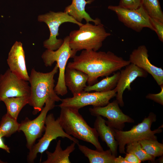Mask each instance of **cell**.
I'll return each mask as SVG.
<instances>
[{"instance_id":"cell-1","label":"cell","mask_w":163,"mask_h":163,"mask_svg":"<svg viewBox=\"0 0 163 163\" xmlns=\"http://www.w3.org/2000/svg\"><path fill=\"white\" fill-rule=\"evenodd\" d=\"M73 58V61L69 62L67 67L86 74L89 86L97 82L99 77L108 76L130 63L129 60L110 51L83 50L79 55H76Z\"/></svg>"},{"instance_id":"cell-2","label":"cell","mask_w":163,"mask_h":163,"mask_svg":"<svg viewBox=\"0 0 163 163\" xmlns=\"http://www.w3.org/2000/svg\"><path fill=\"white\" fill-rule=\"evenodd\" d=\"M59 70L56 64L50 72L43 73L32 69L28 82L30 85V93L28 104L32 107L33 114L36 115L41 111L46 100L51 98L56 102L61 101L54 91V75Z\"/></svg>"},{"instance_id":"cell-3","label":"cell","mask_w":163,"mask_h":163,"mask_svg":"<svg viewBox=\"0 0 163 163\" xmlns=\"http://www.w3.org/2000/svg\"><path fill=\"white\" fill-rule=\"evenodd\" d=\"M60 108V114L58 119L67 134L91 143L97 150H104L99 141V136L96 130L88 124L79 113L78 110L67 107Z\"/></svg>"},{"instance_id":"cell-4","label":"cell","mask_w":163,"mask_h":163,"mask_svg":"<svg viewBox=\"0 0 163 163\" xmlns=\"http://www.w3.org/2000/svg\"><path fill=\"white\" fill-rule=\"evenodd\" d=\"M79 27L78 30L72 31L69 36V46L77 52L83 50L97 51L104 40L111 35L102 24L93 25L86 23Z\"/></svg>"},{"instance_id":"cell-5","label":"cell","mask_w":163,"mask_h":163,"mask_svg":"<svg viewBox=\"0 0 163 163\" xmlns=\"http://www.w3.org/2000/svg\"><path fill=\"white\" fill-rule=\"evenodd\" d=\"M157 120L156 115L150 113L148 117L144 118L142 122L135 125L128 131L118 130L113 128L115 139L117 142L119 151L121 154H126L125 146L129 143L139 142L144 139H157L155 134L162 132L161 125L152 130L151 128L153 123Z\"/></svg>"},{"instance_id":"cell-6","label":"cell","mask_w":163,"mask_h":163,"mask_svg":"<svg viewBox=\"0 0 163 163\" xmlns=\"http://www.w3.org/2000/svg\"><path fill=\"white\" fill-rule=\"evenodd\" d=\"M69 36L63 39L61 46L56 50L47 49L42 54L41 57L45 66H51L56 62L59 70L58 81L54 91L58 95L66 94L68 91L64 81V75L67 63L70 58H73L77 52L72 49L69 45Z\"/></svg>"},{"instance_id":"cell-7","label":"cell","mask_w":163,"mask_h":163,"mask_svg":"<svg viewBox=\"0 0 163 163\" xmlns=\"http://www.w3.org/2000/svg\"><path fill=\"white\" fill-rule=\"evenodd\" d=\"M45 133L38 142L33 145L28 154L27 160L28 162L34 163L39 153L42 154L48 149L51 142L58 137L66 138L77 145L79 141L75 138L67 134L60 124L57 118L55 119L53 114L47 115L45 122Z\"/></svg>"},{"instance_id":"cell-8","label":"cell","mask_w":163,"mask_h":163,"mask_svg":"<svg viewBox=\"0 0 163 163\" xmlns=\"http://www.w3.org/2000/svg\"><path fill=\"white\" fill-rule=\"evenodd\" d=\"M38 20L45 23L49 27L50 36L49 39L44 41L43 45L45 48L52 50H57L63 43V40L57 38L59 35V28L61 24L69 22L77 24L79 27L83 24L78 22L64 11L56 12L50 11L49 13L39 15Z\"/></svg>"},{"instance_id":"cell-9","label":"cell","mask_w":163,"mask_h":163,"mask_svg":"<svg viewBox=\"0 0 163 163\" xmlns=\"http://www.w3.org/2000/svg\"><path fill=\"white\" fill-rule=\"evenodd\" d=\"M116 94L115 88L105 92L84 91L72 97L62 99L61 103L57 106L60 107H69L78 110L88 105H92L93 107H102L107 104L110 100L116 97Z\"/></svg>"},{"instance_id":"cell-10","label":"cell","mask_w":163,"mask_h":163,"mask_svg":"<svg viewBox=\"0 0 163 163\" xmlns=\"http://www.w3.org/2000/svg\"><path fill=\"white\" fill-rule=\"evenodd\" d=\"M55 102L53 99L48 98L45 102V106L37 117L32 120L26 118L20 123L19 131H21L24 133L27 141L26 146L29 150L45 131L47 114L55 106Z\"/></svg>"},{"instance_id":"cell-11","label":"cell","mask_w":163,"mask_h":163,"mask_svg":"<svg viewBox=\"0 0 163 163\" xmlns=\"http://www.w3.org/2000/svg\"><path fill=\"white\" fill-rule=\"evenodd\" d=\"M108 8L116 14L119 20L125 26L137 32H140L145 27L155 31L149 17L141 5L136 9L123 8L119 5H110Z\"/></svg>"},{"instance_id":"cell-12","label":"cell","mask_w":163,"mask_h":163,"mask_svg":"<svg viewBox=\"0 0 163 163\" xmlns=\"http://www.w3.org/2000/svg\"><path fill=\"white\" fill-rule=\"evenodd\" d=\"M30 93L29 82L20 78L9 69L0 74V102L9 97H29Z\"/></svg>"},{"instance_id":"cell-13","label":"cell","mask_w":163,"mask_h":163,"mask_svg":"<svg viewBox=\"0 0 163 163\" xmlns=\"http://www.w3.org/2000/svg\"><path fill=\"white\" fill-rule=\"evenodd\" d=\"M89 110L93 116H100L106 118L107 120H106V124L118 130H123L126 123H132L135 122L133 119L123 112L116 100L109 102L105 106L93 107L89 108Z\"/></svg>"},{"instance_id":"cell-14","label":"cell","mask_w":163,"mask_h":163,"mask_svg":"<svg viewBox=\"0 0 163 163\" xmlns=\"http://www.w3.org/2000/svg\"><path fill=\"white\" fill-rule=\"evenodd\" d=\"M129 61L150 74L160 86L163 85V70L152 64L149 59L148 50L144 45L139 46L129 55Z\"/></svg>"},{"instance_id":"cell-15","label":"cell","mask_w":163,"mask_h":163,"mask_svg":"<svg viewBox=\"0 0 163 163\" xmlns=\"http://www.w3.org/2000/svg\"><path fill=\"white\" fill-rule=\"evenodd\" d=\"M120 72V75L117 85L115 88L117 91L116 99L119 106L123 107L124 102L123 94L125 89L131 90L130 85L138 77L145 78L148 73L136 65L130 63Z\"/></svg>"},{"instance_id":"cell-16","label":"cell","mask_w":163,"mask_h":163,"mask_svg":"<svg viewBox=\"0 0 163 163\" xmlns=\"http://www.w3.org/2000/svg\"><path fill=\"white\" fill-rule=\"evenodd\" d=\"M9 69L20 78L28 81L25 53L21 42L16 41L12 46L7 60Z\"/></svg>"},{"instance_id":"cell-17","label":"cell","mask_w":163,"mask_h":163,"mask_svg":"<svg viewBox=\"0 0 163 163\" xmlns=\"http://www.w3.org/2000/svg\"><path fill=\"white\" fill-rule=\"evenodd\" d=\"M88 79V75L85 73L66 66L64 75L65 83L73 95L84 91Z\"/></svg>"},{"instance_id":"cell-18","label":"cell","mask_w":163,"mask_h":163,"mask_svg":"<svg viewBox=\"0 0 163 163\" xmlns=\"http://www.w3.org/2000/svg\"><path fill=\"white\" fill-rule=\"evenodd\" d=\"M96 117L94 128L101 140L106 143L112 155L117 157L118 145L115 138L113 128L106 124V120L102 116H98Z\"/></svg>"},{"instance_id":"cell-19","label":"cell","mask_w":163,"mask_h":163,"mask_svg":"<svg viewBox=\"0 0 163 163\" xmlns=\"http://www.w3.org/2000/svg\"><path fill=\"white\" fill-rule=\"evenodd\" d=\"M94 0H72L71 4L66 7L64 11L72 16L78 22L82 23L83 19L86 23L94 22V24H102L100 19L92 18L85 10L87 4H90Z\"/></svg>"},{"instance_id":"cell-20","label":"cell","mask_w":163,"mask_h":163,"mask_svg":"<svg viewBox=\"0 0 163 163\" xmlns=\"http://www.w3.org/2000/svg\"><path fill=\"white\" fill-rule=\"evenodd\" d=\"M78 148L87 157L90 163H115L116 157L109 149L99 151L91 149L84 145L78 144Z\"/></svg>"},{"instance_id":"cell-21","label":"cell","mask_w":163,"mask_h":163,"mask_svg":"<svg viewBox=\"0 0 163 163\" xmlns=\"http://www.w3.org/2000/svg\"><path fill=\"white\" fill-rule=\"evenodd\" d=\"M61 141L57 142L55 151L53 152L46 151V159L43 163H70L69 157L70 154L75 149L76 143L73 142L66 149L63 150L61 145Z\"/></svg>"},{"instance_id":"cell-22","label":"cell","mask_w":163,"mask_h":163,"mask_svg":"<svg viewBox=\"0 0 163 163\" xmlns=\"http://www.w3.org/2000/svg\"><path fill=\"white\" fill-rule=\"evenodd\" d=\"M120 75V72H117L110 76H106L92 85L87 86L84 88V91L105 92L111 91L116 87Z\"/></svg>"},{"instance_id":"cell-23","label":"cell","mask_w":163,"mask_h":163,"mask_svg":"<svg viewBox=\"0 0 163 163\" xmlns=\"http://www.w3.org/2000/svg\"><path fill=\"white\" fill-rule=\"evenodd\" d=\"M29 97L22 96L6 98L2 101L6 107L7 113L17 120L19 114L23 107L28 104Z\"/></svg>"},{"instance_id":"cell-24","label":"cell","mask_w":163,"mask_h":163,"mask_svg":"<svg viewBox=\"0 0 163 163\" xmlns=\"http://www.w3.org/2000/svg\"><path fill=\"white\" fill-rule=\"evenodd\" d=\"M20 123L6 113L2 117L0 123V136L9 137L19 131Z\"/></svg>"},{"instance_id":"cell-25","label":"cell","mask_w":163,"mask_h":163,"mask_svg":"<svg viewBox=\"0 0 163 163\" xmlns=\"http://www.w3.org/2000/svg\"><path fill=\"white\" fill-rule=\"evenodd\" d=\"M141 5L149 18L163 22V13L159 0H141Z\"/></svg>"},{"instance_id":"cell-26","label":"cell","mask_w":163,"mask_h":163,"mask_svg":"<svg viewBox=\"0 0 163 163\" xmlns=\"http://www.w3.org/2000/svg\"><path fill=\"white\" fill-rule=\"evenodd\" d=\"M142 149L149 155L156 158L163 155V144L157 139H144L139 141Z\"/></svg>"},{"instance_id":"cell-27","label":"cell","mask_w":163,"mask_h":163,"mask_svg":"<svg viewBox=\"0 0 163 163\" xmlns=\"http://www.w3.org/2000/svg\"><path fill=\"white\" fill-rule=\"evenodd\" d=\"M126 146L127 153H132L135 154L141 161H155V158L148 154L142 149L139 142H134L127 144Z\"/></svg>"},{"instance_id":"cell-28","label":"cell","mask_w":163,"mask_h":163,"mask_svg":"<svg viewBox=\"0 0 163 163\" xmlns=\"http://www.w3.org/2000/svg\"><path fill=\"white\" fill-rule=\"evenodd\" d=\"M151 24L159 40L163 42V22L158 20L150 18Z\"/></svg>"},{"instance_id":"cell-29","label":"cell","mask_w":163,"mask_h":163,"mask_svg":"<svg viewBox=\"0 0 163 163\" xmlns=\"http://www.w3.org/2000/svg\"><path fill=\"white\" fill-rule=\"evenodd\" d=\"M141 5V0H120L119 5L126 8L136 9Z\"/></svg>"},{"instance_id":"cell-30","label":"cell","mask_w":163,"mask_h":163,"mask_svg":"<svg viewBox=\"0 0 163 163\" xmlns=\"http://www.w3.org/2000/svg\"><path fill=\"white\" fill-rule=\"evenodd\" d=\"M161 91L157 94L149 93L146 96V98L162 105H163V85L160 86Z\"/></svg>"},{"instance_id":"cell-31","label":"cell","mask_w":163,"mask_h":163,"mask_svg":"<svg viewBox=\"0 0 163 163\" xmlns=\"http://www.w3.org/2000/svg\"><path fill=\"white\" fill-rule=\"evenodd\" d=\"M124 158L128 163H140L142 162L135 154L132 153H127Z\"/></svg>"},{"instance_id":"cell-32","label":"cell","mask_w":163,"mask_h":163,"mask_svg":"<svg viewBox=\"0 0 163 163\" xmlns=\"http://www.w3.org/2000/svg\"><path fill=\"white\" fill-rule=\"evenodd\" d=\"M0 149L5 150L8 153L10 152V148L5 144L2 137L1 136H0Z\"/></svg>"},{"instance_id":"cell-33","label":"cell","mask_w":163,"mask_h":163,"mask_svg":"<svg viewBox=\"0 0 163 163\" xmlns=\"http://www.w3.org/2000/svg\"><path fill=\"white\" fill-rule=\"evenodd\" d=\"M115 163H128L124 158L121 156H119L115 158Z\"/></svg>"},{"instance_id":"cell-34","label":"cell","mask_w":163,"mask_h":163,"mask_svg":"<svg viewBox=\"0 0 163 163\" xmlns=\"http://www.w3.org/2000/svg\"><path fill=\"white\" fill-rule=\"evenodd\" d=\"M161 156H161V157L158 159V162L160 163H163V155L162 156V157H161Z\"/></svg>"},{"instance_id":"cell-35","label":"cell","mask_w":163,"mask_h":163,"mask_svg":"<svg viewBox=\"0 0 163 163\" xmlns=\"http://www.w3.org/2000/svg\"><path fill=\"white\" fill-rule=\"evenodd\" d=\"M5 163V162H4L0 159V163Z\"/></svg>"}]
</instances>
